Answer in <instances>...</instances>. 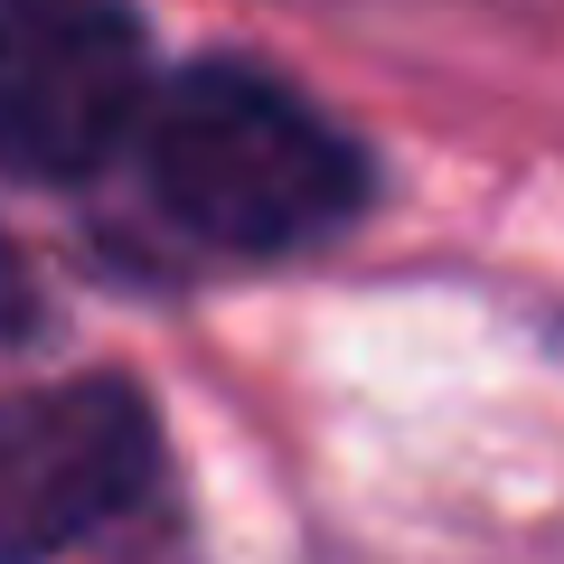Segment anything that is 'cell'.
Returning <instances> with one entry per match:
<instances>
[{
  "mask_svg": "<svg viewBox=\"0 0 564 564\" xmlns=\"http://www.w3.org/2000/svg\"><path fill=\"white\" fill-rule=\"evenodd\" d=\"M151 104V39L132 0H0V170L95 180Z\"/></svg>",
  "mask_w": 564,
  "mask_h": 564,
  "instance_id": "cell-2",
  "label": "cell"
},
{
  "mask_svg": "<svg viewBox=\"0 0 564 564\" xmlns=\"http://www.w3.org/2000/svg\"><path fill=\"white\" fill-rule=\"evenodd\" d=\"M161 480V423L132 377L0 395V564H47Z\"/></svg>",
  "mask_w": 564,
  "mask_h": 564,
  "instance_id": "cell-3",
  "label": "cell"
},
{
  "mask_svg": "<svg viewBox=\"0 0 564 564\" xmlns=\"http://www.w3.org/2000/svg\"><path fill=\"white\" fill-rule=\"evenodd\" d=\"M29 321H39V282H29V263L10 254V236H0V339H20Z\"/></svg>",
  "mask_w": 564,
  "mask_h": 564,
  "instance_id": "cell-4",
  "label": "cell"
},
{
  "mask_svg": "<svg viewBox=\"0 0 564 564\" xmlns=\"http://www.w3.org/2000/svg\"><path fill=\"white\" fill-rule=\"evenodd\" d=\"M132 141L161 217L226 254H302L367 207V151L282 76L236 57L170 76Z\"/></svg>",
  "mask_w": 564,
  "mask_h": 564,
  "instance_id": "cell-1",
  "label": "cell"
}]
</instances>
